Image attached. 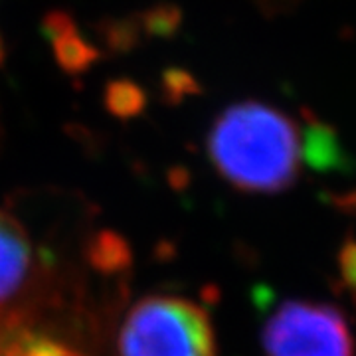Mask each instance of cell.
Listing matches in <instances>:
<instances>
[{
	"label": "cell",
	"mask_w": 356,
	"mask_h": 356,
	"mask_svg": "<svg viewBox=\"0 0 356 356\" xmlns=\"http://www.w3.org/2000/svg\"><path fill=\"white\" fill-rule=\"evenodd\" d=\"M208 154L238 191L273 194L299 177L301 137L285 113L257 102L232 105L208 135Z\"/></svg>",
	"instance_id": "1"
},
{
	"label": "cell",
	"mask_w": 356,
	"mask_h": 356,
	"mask_svg": "<svg viewBox=\"0 0 356 356\" xmlns=\"http://www.w3.org/2000/svg\"><path fill=\"white\" fill-rule=\"evenodd\" d=\"M115 356H218L216 331L200 303L153 293L129 307L115 334Z\"/></svg>",
	"instance_id": "2"
},
{
	"label": "cell",
	"mask_w": 356,
	"mask_h": 356,
	"mask_svg": "<svg viewBox=\"0 0 356 356\" xmlns=\"http://www.w3.org/2000/svg\"><path fill=\"white\" fill-rule=\"evenodd\" d=\"M266 356H355L348 318L339 307L289 299L267 317L261 331Z\"/></svg>",
	"instance_id": "3"
},
{
	"label": "cell",
	"mask_w": 356,
	"mask_h": 356,
	"mask_svg": "<svg viewBox=\"0 0 356 356\" xmlns=\"http://www.w3.org/2000/svg\"><path fill=\"white\" fill-rule=\"evenodd\" d=\"M48 248L36 245L24 224L0 210V305L16 299L36 277Z\"/></svg>",
	"instance_id": "4"
},
{
	"label": "cell",
	"mask_w": 356,
	"mask_h": 356,
	"mask_svg": "<svg viewBox=\"0 0 356 356\" xmlns=\"http://www.w3.org/2000/svg\"><path fill=\"white\" fill-rule=\"evenodd\" d=\"M341 271L348 287L356 293V243H348L341 255Z\"/></svg>",
	"instance_id": "5"
}]
</instances>
